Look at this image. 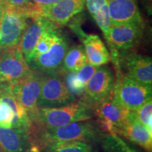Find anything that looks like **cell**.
Returning a JSON list of instances; mask_svg holds the SVG:
<instances>
[{
    "label": "cell",
    "mask_w": 152,
    "mask_h": 152,
    "mask_svg": "<svg viewBox=\"0 0 152 152\" xmlns=\"http://www.w3.org/2000/svg\"><path fill=\"white\" fill-rule=\"evenodd\" d=\"M85 0H60L47 7H42L40 16L45 17L57 25H66L77 14L83 11Z\"/></svg>",
    "instance_id": "cell-14"
},
{
    "label": "cell",
    "mask_w": 152,
    "mask_h": 152,
    "mask_svg": "<svg viewBox=\"0 0 152 152\" xmlns=\"http://www.w3.org/2000/svg\"><path fill=\"white\" fill-rule=\"evenodd\" d=\"M30 1L39 7H47L58 2L60 0H30Z\"/></svg>",
    "instance_id": "cell-29"
},
{
    "label": "cell",
    "mask_w": 152,
    "mask_h": 152,
    "mask_svg": "<svg viewBox=\"0 0 152 152\" xmlns=\"http://www.w3.org/2000/svg\"><path fill=\"white\" fill-rule=\"evenodd\" d=\"M31 71L19 45L0 49V83H16Z\"/></svg>",
    "instance_id": "cell-10"
},
{
    "label": "cell",
    "mask_w": 152,
    "mask_h": 152,
    "mask_svg": "<svg viewBox=\"0 0 152 152\" xmlns=\"http://www.w3.org/2000/svg\"><path fill=\"white\" fill-rule=\"evenodd\" d=\"M103 147L106 152H137L129 147L117 135L103 137Z\"/></svg>",
    "instance_id": "cell-23"
},
{
    "label": "cell",
    "mask_w": 152,
    "mask_h": 152,
    "mask_svg": "<svg viewBox=\"0 0 152 152\" xmlns=\"http://www.w3.org/2000/svg\"><path fill=\"white\" fill-rule=\"evenodd\" d=\"M109 14L112 24H144L137 0H107Z\"/></svg>",
    "instance_id": "cell-15"
},
{
    "label": "cell",
    "mask_w": 152,
    "mask_h": 152,
    "mask_svg": "<svg viewBox=\"0 0 152 152\" xmlns=\"http://www.w3.org/2000/svg\"><path fill=\"white\" fill-rule=\"evenodd\" d=\"M111 58L117 72H119L120 68L123 66L126 71L125 75L130 79L144 85H152L151 57L132 53L122 56L118 51H113L111 52Z\"/></svg>",
    "instance_id": "cell-7"
},
{
    "label": "cell",
    "mask_w": 152,
    "mask_h": 152,
    "mask_svg": "<svg viewBox=\"0 0 152 152\" xmlns=\"http://www.w3.org/2000/svg\"><path fill=\"white\" fill-rule=\"evenodd\" d=\"M118 134L123 136L147 151L151 152L152 134L138 121L134 111H130L127 122L117 130Z\"/></svg>",
    "instance_id": "cell-16"
},
{
    "label": "cell",
    "mask_w": 152,
    "mask_h": 152,
    "mask_svg": "<svg viewBox=\"0 0 152 152\" xmlns=\"http://www.w3.org/2000/svg\"><path fill=\"white\" fill-rule=\"evenodd\" d=\"M43 73L32 70L28 75L12 84L13 90L19 103L27 112L33 129L39 124L37 99L40 92Z\"/></svg>",
    "instance_id": "cell-5"
},
{
    "label": "cell",
    "mask_w": 152,
    "mask_h": 152,
    "mask_svg": "<svg viewBox=\"0 0 152 152\" xmlns=\"http://www.w3.org/2000/svg\"><path fill=\"white\" fill-rule=\"evenodd\" d=\"M93 116V110L82 99L55 108L39 109L37 128H56L69 123L85 121Z\"/></svg>",
    "instance_id": "cell-2"
},
{
    "label": "cell",
    "mask_w": 152,
    "mask_h": 152,
    "mask_svg": "<svg viewBox=\"0 0 152 152\" xmlns=\"http://www.w3.org/2000/svg\"><path fill=\"white\" fill-rule=\"evenodd\" d=\"M144 24H112L105 38L111 50L126 51L137 46L143 35Z\"/></svg>",
    "instance_id": "cell-11"
},
{
    "label": "cell",
    "mask_w": 152,
    "mask_h": 152,
    "mask_svg": "<svg viewBox=\"0 0 152 152\" xmlns=\"http://www.w3.org/2000/svg\"><path fill=\"white\" fill-rule=\"evenodd\" d=\"M3 2L5 7L23 9L26 11L29 18H31L33 16L35 4L30 0H3Z\"/></svg>",
    "instance_id": "cell-26"
},
{
    "label": "cell",
    "mask_w": 152,
    "mask_h": 152,
    "mask_svg": "<svg viewBox=\"0 0 152 152\" xmlns=\"http://www.w3.org/2000/svg\"><path fill=\"white\" fill-rule=\"evenodd\" d=\"M92 16L106 37L111 26V19H110L109 10H108L107 1L96 14L92 15Z\"/></svg>",
    "instance_id": "cell-25"
},
{
    "label": "cell",
    "mask_w": 152,
    "mask_h": 152,
    "mask_svg": "<svg viewBox=\"0 0 152 152\" xmlns=\"http://www.w3.org/2000/svg\"><path fill=\"white\" fill-rule=\"evenodd\" d=\"M45 152H94L87 142L70 141L56 142L47 146Z\"/></svg>",
    "instance_id": "cell-21"
},
{
    "label": "cell",
    "mask_w": 152,
    "mask_h": 152,
    "mask_svg": "<svg viewBox=\"0 0 152 152\" xmlns=\"http://www.w3.org/2000/svg\"><path fill=\"white\" fill-rule=\"evenodd\" d=\"M82 41L88 64L99 67L110 61L111 54L99 36L86 35Z\"/></svg>",
    "instance_id": "cell-19"
},
{
    "label": "cell",
    "mask_w": 152,
    "mask_h": 152,
    "mask_svg": "<svg viewBox=\"0 0 152 152\" xmlns=\"http://www.w3.org/2000/svg\"><path fill=\"white\" fill-rule=\"evenodd\" d=\"M68 49V40L60 34L48 52L30 61L28 66L32 70L42 73H56L61 72L64 56Z\"/></svg>",
    "instance_id": "cell-12"
},
{
    "label": "cell",
    "mask_w": 152,
    "mask_h": 152,
    "mask_svg": "<svg viewBox=\"0 0 152 152\" xmlns=\"http://www.w3.org/2000/svg\"><path fill=\"white\" fill-rule=\"evenodd\" d=\"M137 118L152 134V99L148 100L140 109L134 111Z\"/></svg>",
    "instance_id": "cell-24"
},
{
    "label": "cell",
    "mask_w": 152,
    "mask_h": 152,
    "mask_svg": "<svg viewBox=\"0 0 152 152\" xmlns=\"http://www.w3.org/2000/svg\"><path fill=\"white\" fill-rule=\"evenodd\" d=\"M106 1L107 0H85L87 8L92 16L96 14L105 4Z\"/></svg>",
    "instance_id": "cell-28"
},
{
    "label": "cell",
    "mask_w": 152,
    "mask_h": 152,
    "mask_svg": "<svg viewBox=\"0 0 152 152\" xmlns=\"http://www.w3.org/2000/svg\"><path fill=\"white\" fill-rule=\"evenodd\" d=\"M97 68L87 63L79 71H76V77L82 84L86 87L87 83L96 72Z\"/></svg>",
    "instance_id": "cell-27"
},
{
    "label": "cell",
    "mask_w": 152,
    "mask_h": 152,
    "mask_svg": "<svg viewBox=\"0 0 152 152\" xmlns=\"http://www.w3.org/2000/svg\"><path fill=\"white\" fill-rule=\"evenodd\" d=\"M38 146L45 149L49 144L56 142L79 141L90 142L99 141L103 137V133L98 125L91 121H80L56 127L37 128Z\"/></svg>",
    "instance_id": "cell-1"
},
{
    "label": "cell",
    "mask_w": 152,
    "mask_h": 152,
    "mask_svg": "<svg viewBox=\"0 0 152 152\" xmlns=\"http://www.w3.org/2000/svg\"><path fill=\"white\" fill-rule=\"evenodd\" d=\"M60 34L61 33L58 31V29L51 30L45 32L42 35V37L39 38L35 49H34L33 53L32 54L31 60L35 57H37L39 55L48 52L49 49L54 43V42L56 40Z\"/></svg>",
    "instance_id": "cell-22"
},
{
    "label": "cell",
    "mask_w": 152,
    "mask_h": 152,
    "mask_svg": "<svg viewBox=\"0 0 152 152\" xmlns=\"http://www.w3.org/2000/svg\"><path fill=\"white\" fill-rule=\"evenodd\" d=\"M114 75L106 66H99L86 85L81 99L92 110L96 105L113 94Z\"/></svg>",
    "instance_id": "cell-9"
},
{
    "label": "cell",
    "mask_w": 152,
    "mask_h": 152,
    "mask_svg": "<svg viewBox=\"0 0 152 152\" xmlns=\"http://www.w3.org/2000/svg\"><path fill=\"white\" fill-rule=\"evenodd\" d=\"M151 85L137 83L123 73H117L114 82L113 99L125 109L136 111L151 99Z\"/></svg>",
    "instance_id": "cell-4"
},
{
    "label": "cell",
    "mask_w": 152,
    "mask_h": 152,
    "mask_svg": "<svg viewBox=\"0 0 152 152\" xmlns=\"http://www.w3.org/2000/svg\"><path fill=\"white\" fill-rule=\"evenodd\" d=\"M58 28L59 26L45 17L37 16L32 18V22L28 24L18 45L28 64L31 60L34 49L42 35L46 31L58 29Z\"/></svg>",
    "instance_id": "cell-13"
},
{
    "label": "cell",
    "mask_w": 152,
    "mask_h": 152,
    "mask_svg": "<svg viewBox=\"0 0 152 152\" xmlns=\"http://www.w3.org/2000/svg\"><path fill=\"white\" fill-rule=\"evenodd\" d=\"M30 133L20 129L0 127V152H27Z\"/></svg>",
    "instance_id": "cell-18"
},
{
    "label": "cell",
    "mask_w": 152,
    "mask_h": 152,
    "mask_svg": "<svg viewBox=\"0 0 152 152\" xmlns=\"http://www.w3.org/2000/svg\"><path fill=\"white\" fill-rule=\"evenodd\" d=\"M0 127L20 129L30 134L33 130L27 112L17 99L11 83H0Z\"/></svg>",
    "instance_id": "cell-3"
},
{
    "label": "cell",
    "mask_w": 152,
    "mask_h": 152,
    "mask_svg": "<svg viewBox=\"0 0 152 152\" xmlns=\"http://www.w3.org/2000/svg\"><path fill=\"white\" fill-rule=\"evenodd\" d=\"M130 111L118 104L113 99V94L93 109V112L96 113L99 120L109 121L115 127L116 134L117 130L127 122Z\"/></svg>",
    "instance_id": "cell-17"
},
{
    "label": "cell",
    "mask_w": 152,
    "mask_h": 152,
    "mask_svg": "<svg viewBox=\"0 0 152 152\" xmlns=\"http://www.w3.org/2000/svg\"><path fill=\"white\" fill-rule=\"evenodd\" d=\"M140 1H141L144 8L146 9L148 14L151 15L152 10V0H140Z\"/></svg>",
    "instance_id": "cell-30"
},
{
    "label": "cell",
    "mask_w": 152,
    "mask_h": 152,
    "mask_svg": "<svg viewBox=\"0 0 152 152\" xmlns=\"http://www.w3.org/2000/svg\"><path fill=\"white\" fill-rule=\"evenodd\" d=\"M28 19L29 17L23 9L5 7L0 22V49L19 45Z\"/></svg>",
    "instance_id": "cell-8"
},
{
    "label": "cell",
    "mask_w": 152,
    "mask_h": 152,
    "mask_svg": "<svg viewBox=\"0 0 152 152\" xmlns=\"http://www.w3.org/2000/svg\"><path fill=\"white\" fill-rule=\"evenodd\" d=\"M63 72L43 73L40 92L37 99V106L41 108H55L66 105L76 100L66 87Z\"/></svg>",
    "instance_id": "cell-6"
},
{
    "label": "cell",
    "mask_w": 152,
    "mask_h": 152,
    "mask_svg": "<svg viewBox=\"0 0 152 152\" xmlns=\"http://www.w3.org/2000/svg\"><path fill=\"white\" fill-rule=\"evenodd\" d=\"M87 64L84 47L74 45L68 49L63 61L61 71L64 73L77 71Z\"/></svg>",
    "instance_id": "cell-20"
},
{
    "label": "cell",
    "mask_w": 152,
    "mask_h": 152,
    "mask_svg": "<svg viewBox=\"0 0 152 152\" xmlns=\"http://www.w3.org/2000/svg\"><path fill=\"white\" fill-rule=\"evenodd\" d=\"M4 4L3 2V0H0V22H1V17H2L4 11Z\"/></svg>",
    "instance_id": "cell-31"
}]
</instances>
